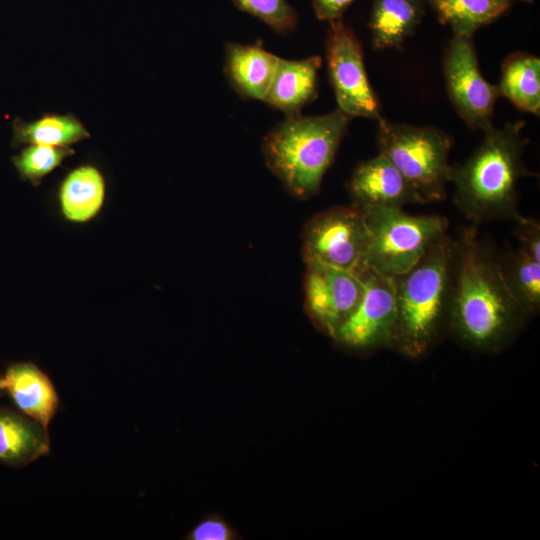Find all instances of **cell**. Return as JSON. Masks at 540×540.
<instances>
[{
  "instance_id": "obj_1",
  "label": "cell",
  "mask_w": 540,
  "mask_h": 540,
  "mask_svg": "<svg viewBox=\"0 0 540 540\" xmlns=\"http://www.w3.org/2000/svg\"><path fill=\"white\" fill-rule=\"evenodd\" d=\"M449 318L456 334L478 348H492L524 315L502 279L498 257L480 240L475 225L453 241Z\"/></svg>"
},
{
  "instance_id": "obj_2",
  "label": "cell",
  "mask_w": 540,
  "mask_h": 540,
  "mask_svg": "<svg viewBox=\"0 0 540 540\" xmlns=\"http://www.w3.org/2000/svg\"><path fill=\"white\" fill-rule=\"evenodd\" d=\"M524 121L491 126L480 146L461 165L451 166L453 200L459 211L474 224L496 219H515L517 184L528 172L522 155L527 140Z\"/></svg>"
},
{
  "instance_id": "obj_3",
  "label": "cell",
  "mask_w": 540,
  "mask_h": 540,
  "mask_svg": "<svg viewBox=\"0 0 540 540\" xmlns=\"http://www.w3.org/2000/svg\"><path fill=\"white\" fill-rule=\"evenodd\" d=\"M352 117L339 108L324 115L286 116L264 137L267 167L294 196L317 194Z\"/></svg>"
},
{
  "instance_id": "obj_4",
  "label": "cell",
  "mask_w": 540,
  "mask_h": 540,
  "mask_svg": "<svg viewBox=\"0 0 540 540\" xmlns=\"http://www.w3.org/2000/svg\"><path fill=\"white\" fill-rule=\"evenodd\" d=\"M453 240L445 233L408 272L393 277L396 321L391 341L408 352H422L449 313Z\"/></svg>"
},
{
  "instance_id": "obj_5",
  "label": "cell",
  "mask_w": 540,
  "mask_h": 540,
  "mask_svg": "<svg viewBox=\"0 0 540 540\" xmlns=\"http://www.w3.org/2000/svg\"><path fill=\"white\" fill-rule=\"evenodd\" d=\"M369 231L366 250L355 272L369 269L396 277L408 272L447 231L440 215H410L402 208L363 211Z\"/></svg>"
},
{
  "instance_id": "obj_6",
  "label": "cell",
  "mask_w": 540,
  "mask_h": 540,
  "mask_svg": "<svg viewBox=\"0 0 540 540\" xmlns=\"http://www.w3.org/2000/svg\"><path fill=\"white\" fill-rule=\"evenodd\" d=\"M452 142L448 133L435 127L378 119L379 153L395 166L424 203L445 198Z\"/></svg>"
},
{
  "instance_id": "obj_7",
  "label": "cell",
  "mask_w": 540,
  "mask_h": 540,
  "mask_svg": "<svg viewBox=\"0 0 540 540\" xmlns=\"http://www.w3.org/2000/svg\"><path fill=\"white\" fill-rule=\"evenodd\" d=\"M369 241L364 212L356 206L334 207L312 217L302 232L304 262L318 261L355 271Z\"/></svg>"
},
{
  "instance_id": "obj_8",
  "label": "cell",
  "mask_w": 540,
  "mask_h": 540,
  "mask_svg": "<svg viewBox=\"0 0 540 540\" xmlns=\"http://www.w3.org/2000/svg\"><path fill=\"white\" fill-rule=\"evenodd\" d=\"M443 70L449 98L464 122L483 132L493 126L499 89L483 77L472 36L454 35L443 58Z\"/></svg>"
},
{
  "instance_id": "obj_9",
  "label": "cell",
  "mask_w": 540,
  "mask_h": 540,
  "mask_svg": "<svg viewBox=\"0 0 540 540\" xmlns=\"http://www.w3.org/2000/svg\"><path fill=\"white\" fill-rule=\"evenodd\" d=\"M326 58L338 108L353 117L380 118L378 97L364 65L362 45L341 21H331Z\"/></svg>"
},
{
  "instance_id": "obj_10",
  "label": "cell",
  "mask_w": 540,
  "mask_h": 540,
  "mask_svg": "<svg viewBox=\"0 0 540 540\" xmlns=\"http://www.w3.org/2000/svg\"><path fill=\"white\" fill-rule=\"evenodd\" d=\"M356 273L362 280L361 298L333 338L345 347L362 350L391 341L396 321L395 284L393 277L369 269Z\"/></svg>"
},
{
  "instance_id": "obj_11",
  "label": "cell",
  "mask_w": 540,
  "mask_h": 540,
  "mask_svg": "<svg viewBox=\"0 0 540 540\" xmlns=\"http://www.w3.org/2000/svg\"><path fill=\"white\" fill-rule=\"evenodd\" d=\"M305 264L306 311L320 329L334 337L361 298V277L355 271L318 261Z\"/></svg>"
},
{
  "instance_id": "obj_12",
  "label": "cell",
  "mask_w": 540,
  "mask_h": 540,
  "mask_svg": "<svg viewBox=\"0 0 540 540\" xmlns=\"http://www.w3.org/2000/svg\"><path fill=\"white\" fill-rule=\"evenodd\" d=\"M348 190L353 205L362 211L424 203L410 183L381 153L357 166Z\"/></svg>"
},
{
  "instance_id": "obj_13",
  "label": "cell",
  "mask_w": 540,
  "mask_h": 540,
  "mask_svg": "<svg viewBox=\"0 0 540 540\" xmlns=\"http://www.w3.org/2000/svg\"><path fill=\"white\" fill-rule=\"evenodd\" d=\"M1 388L18 410L44 428H48L59 407V398L50 378L29 362L8 367Z\"/></svg>"
},
{
  "instance_id": "obj_14",
  "label": "cell",
  "mask_w": 540,
  "mask_h": 540,
  "mask_svg": "<svg viewBox=\"0 0 540 540\" xmlns=\"http://www.w3.org/2000/svg\"><path fill=\"white\" fill-rule=\"evenodd\" d=\"M279 58L261 45L228 43L224 55V72L230 86L242 98L264 101Z\"/></svg>"
},
{
  "instance_id": "obj_15",
  "label": "cell",
  "mask_w": 540,
  "mask_h": 540,
  "mask_svg": "<svg viewBox=\"0 0 540 540\" xmlns=\"http://www.w3.org/2000/svg\"><path fill=\"white\" fill-rule=\"evenodd\" d=\"M321 64L322 59L319 56L299 60L279 58L264 102L286 116L301 114V109L317 96Z\"/></svg>"
},
{
  "instance_id": "obj_16",
  "label": "cell",
  "mask_w": 540,
  "mask_h": 540,
  "mask_svg": "<svg viewBox=\"0 0 540 540\" xmlns=\"http://www.w3.org/2000/svg\"><path fill=\"white\" fill-rule=\"evenodd\" d=\"M49 450L46 428L22 413L0 409V463L23 467Z\"/></svg>"
},
{
  "instance_id": "obj_17",
  "label": "cell",
  "mask_w": 540,
  "mask_h": 540,
  "mask_svg": "<svg viewBox=\"0 0 540 540\" xmlns=\"http://www.w3.org/2000/svg\"><path fill=\"white\" fill-rule=\"evenodd\" d=\"M105 195L106 184L101 171L90 164L78 166L60 184L61 212L71 222H88L101 210Z\"/></svg>"
},
{
  "instance_id": "obj_18",
  "label": "cell",
  "mask_w": 540,
  "mask_h": 540,
  "mask_svg": "<svg viewBox=\"0 0 540 540\" xmlns=\"http://www.w3.org/2000/svg\"><path fill=\"white\" fill-rule=\"evenodd\" d=\"M12 146L24 144L69 147L90 137V132L75 115L45 113L33 121L16 118L12 123Z\"/></svg>"
},
{
  "instance_id": "obj_19",
  "label": "cell",
  "mask_w": 540,
  "mask_h": 540,
  "mask_svg": "<svg viewBox=\"0 0 540 540\" xmlns=\"http://www.w3.org/2000/svg\"><path fill=\"white\" fill-rule=\"evenodd\" d=\"M420 16L418 0H375L370 21L373 48H400Z\"/></svg>"
},
{
  "instance_id": "obj_20",
  "label": "cell",
  "mask_w": 540,
  "mask_h": 540,
  "mask_svg": "<svg viewBox=\"0 0 540 540\" xmlns=\"http://www.w3.org/2000/svg\"><path fill=\"white\" fill-rule=\"evenodd\" d=\"M498 86L500 96L509 99L518 109L539 115L540 112V60L538 57L517 52L502 65Z\"/></svg>"
},
{
  "instance_id": "obj_21",
  "label": "cell",
  "mask_w": 540,
  "mask_h": 540,
  "mask_svg": "<svg viewBox=\"0 0 540 540\" xmlns=\"http://www.w3.org/2000/svg\"><path fill=\"white\" fill-rule=\"evenodd\" d=\"M504 284L525 314L534 313L540 305V262L518 248L498 258Z\"/></svg>"
},
{
  "instance_id": "obj_22",
  "label": "cell",
  "mask_w": 540,
  "mask_h": 540,
  "mask_svg": "<svg viewBox=\"0 0 540 540\" xmlns=\"http://www.w3.org/2000/svg\"><path fill=\"white\" fill-rule=\"evenodd\" d=\"M439 20L455 35L472 36L481 26L503 14L511 0H431Z\"/></svg>"
},
{
  "instance_id": "obj_23",
  "label": "cell",
  "mask_w": 540,
  "mask_h": 540,
  "mask_svg": "<svg viewBox=\"0 0 540 540\" xmlns=\"http://www.w3.org/2000/svg\"><path fill=\"white\" fill-rule=\"evenodd\" d=\"M74 152L70 147L30 144L13 156L12 162L22 180H28L34 186H38L46 175Z\"/></svg>"
},
{
  "instance_id": "obj_24",
  "label": "cell",
  "mask_w": 540,
  "mask_h": 540,
  "mask_svg": "<svg viewBox=\"0 0 540 540\" xmlns=\"http://www.w3.org/2000/svg\"><path fill=\"white\" fill-rule=\"evenodd\" d=\"M242 10L257 17L277 33L294 29L296 15L286 0H234Z\"/></svg>"
},
{
  "instance_id": "obj_25",
  "label": "cell",
  "mask_w": 540,
  "mask_h": 540,
  "mask_svg": "<svg viewBox=\"0 0 540 540\" xmlns=\"http://www.w3.org/2000/svg\"><path fill=\"white\" fill-rule=\"evenodd\" d=\"M188 540H235L238 532L220 515L211 513L201 519L186 535Z\"/></svg>"
},
{
  "instance_id": "obj_26",
  "label": "cell",
  "mask_w": 540,
  "mask_h": 540,
  "mask_svg": "<svg viewBox=\"0 0 540 540\" xmlns=\"http://www.w3.org/2000/svg\"><path fill=\"white\" fill-rule=\"evenodd\" d=\"M515 235L519 240V248L530 257L540 262V223L534 218L521 214L514 219Z\"/></svg>"
},
{
  "instance_id": "obj_27",
  "label": "cell",
  "mask_w": 540,
  "mask_h": 540,
  "mask_svg": "<svg viewBox=\"0 0 540 540\" xmlns=\"http://www.w3.org/2000/svg\"><path fill=\"white\" fill-rule=\"evenodd\" d=\"M355 0H313L317 15L321 19L335 20Z\"/></svg>"
},
{
  "instance_id": "obj_28",
  "label": "cell",
  "mask_w": 540,
  "mask_h": 540,
  "mask_svg": "<svg viewBox=\"0 0 540 540\" xmlns=\"http://www.w3.org/2000/svg\"><path fill=\"white\" fill-rule=\"evenodd\" d=\"M1 379H2V375H0V395L3 392L2 388H1Z\"/></svg>"
}]
</instances>
